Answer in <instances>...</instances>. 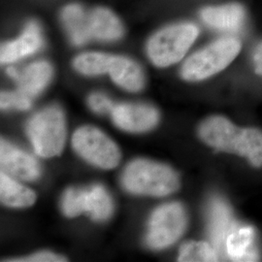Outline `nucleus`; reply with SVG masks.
<instances>
[{
  "instance_id": "7ed1b4c3",
  "label": "nucleus",
  "mask_w": 262,
  "mask_h": 262,
  "mask_svg": "<svg viewBox=\"0 0 262 262\" xmlns=\"http://www.w3.org/2000/svg\"><path fill=\"white\" fill-rule=\"evenodd\" d=\"M241 42L235 37L217 39L189 56L182 66L181 75L186 81H201L224 70L241 51Z\"/></svg>"
},
{
  "instance_id": "2eb2a0df",
  "label": "nucleus",
  "mask_w": 262,
  "mask_h": 262,
  "mask_svg": "<svg viewBox=\"0 0 262 262\" xmlns=\"http://www.w3.org/2000/svg\"><path fill=\"white\" fill-rule=\"evenodd\" d=\"M233 226L230 209L223 200L214 199L209 210V234L217 252H222L225 248L227 236Z\"/></svg>"
},
{
  "instance_id": "6e6552de",
  "label": "nucleus",
  "mask_w": 262,
  "mask_h": 262,
  "mask_svg": "<svg viewBox=\"0 0 262 262\" xmlns=\"http://www.w3.org/2000/svg\"><path fill=\"white\" fill-rule=\"evenodd\" d=\"M62 209L69 217H74L86 212L94 220L102 221L112 214V200L107 191L100 186H95L89 190L71 188L64 194Z\"/></svg>"
},
{
  "instance_id": "412c9836",
  "label": "nucleus",
  "mask_w": 262,
  "mask_h": 262,
  "mask_svg": "<svg viewBox=\"0 0 262 262\" xmlns=\"http://www.w3.org/2000/svg\"><path fill=\"white\" fill-rule=\"evenodd\" d=\"M217 253L215 249L204 242H188L180 250L179 261H216Z\"/></svg>"
},
{
  "instance_id": "9d476101",
  "label": "nucleus",
  "mask_w": 262,
  "mask_h": 262,
  "mask_svg": "<svg viewBox=\"0 0 262 262\" xmlns=\"http://www.w3.org/2000/svg\"><path fill=\"white\" fill-rule=\"evenodd\" d=\"M112 117L119 127L130 132L149 130L159 122L157 110L145 105L122 104L115 106Z\"/></svg>"
},
{
  "instance_id": "4468645a",
  "label": "nucleus",
  "mask_w": 262,
  "mask_h": 262,
  "mask_svg": "<svg viewBox=\"0 0 262 262\" xmlns=\"http://www.w3.org/2000/svg\"><path fill=\"white\" fill-rule=\"evenodd\" d=\"M86 28L90 39L113 41L123 35L121 20L107 8H95L88 12Z\"/></svg>"
},
{
  "instance_id": "f8f14e48",
  "label": "nucleus",
  "mask_w": 262,
  "mask_h": 262,
  "mask_svg": "<svg viewBox=\"0 0 262 262\" xmlns=\"http://www.w3.org/2000/svg\"><path fill=\"white\" fill-rule=\"evenodd\" d=\"M7 73L18 82V91L32 99L49 84L53 69L46 61H38L19 72L14 68H8Z\"/></svg>"
},
{
  "instance_id": "39448f33",
  "label": "nucleus",
  "mask_w": 262,
  "mask_h": 262,
  "mask_svg": "<svg viewBox=\"0 0 262 262\" xmlns=\"http://www.w3.org/2000/svg\"><path fill=\"white\" fill-rule=\"evenodd\" d=\"M28 134L38 156L52 158L59 155L66 142L63 114L56 107L38 113L28 123Z\"/></svg>"
},
{
  "instance_id": "f03ea898",
  "label": "nucleus",
  "mask_w": 262,
  "mask_h": 262,
  "mask_svg": "<svg viewBox=\"0 0 262 262\" xmlns=\"http://www.w3.org/2000/svg\"><path fill=\"white\" fill-rule=\"evenodd\" d=\"M122 185L133 193L164 196L177 190L179 179L177 174L166 165L137 159L124 170Z\"/></svg>"
},
{
  "instance_id": "4be33fe9",
  "label": "nucleus",
  "mask_w": 262,
  "mask_h": 262,
  "mask_svg": "<svg viewBox=\"0 0 262 262\" xmlns=\"http://www.w3.org/2000/svg\"><path fill=\"white\" fill-rule=\"evenodd\" d=\"M2 109L16 108L19 110H28L31 106V98L21 94L19 91L15 93H2L0 97Z\"/></svg>"
},
{
  "instance_id": "6ab92c4d",
  "label": "nucleus",
  "mask_w": 262,
  "mask_h": 262,
  "mask_svg": "<svg viewBox=\"0 0 262 262\" xmlns=\"http://www.w3.org/2000/svg\"><path fill=\"white\" fill-rule=\"evenodd\" d=\"M86 17L88 12L74 4L66 6L61 12V19L75 45H82L91 40L86 28Z\"/></svg>"
},
{
  "instance_id": "9b49d317",
  "label": "nucleus",
  "mask_w": 262,
  "mask_h": 262,
  "mask_svg": "<svg viewBox=\"0 0 262 262\" xmlns=\"http://www.w3.org/2000/svg\"><path fill=\"white\" fill-rule=\"evenodd\" d=\"M0 162L2 168L18 178L32 181L40 175L35 159L4 140L0 144Z\"/></svg>"
},
{
  "instance_id": "423d86ee",
  "label": "nucleus",
  "mask_w": 262,
  "mask_h": 262,
  "mask_svg": "<svg viewBox=\"0 0 262 262\" xmlns=\"http://www.w3.org/2000/svg\"><path fill=\"white\" fill-rule=\"evenodd\" d=\"M72 145L82 158L101 168H115L121 159L117 145L93 126H84L76 131Z\"/></svg>"
},
{
  "instance_id": "20e7f679",
  "label": "nucleus",
  "mask_w": 262,
  "mask_h": 262,
  "mask_svg": "<svg viewBox=\"0 0 262 262\" xmlns=\"http://www.w3.org/2000/svg\"><path fill=\"white\" fill-rule=\"evenodd\" d=\"M198 34L199 29L190 23L173 25L159 30L148 43L150 60L159 67L177 63L187 54Z\"/></svg>"
},
{
  "instance_id": "aec40b11",
  "label": "nucleus",
  "mask_w": 262,
  "mask_h": 262,
  "mask_svg": "<svg viewBox=\"0 0 262 262\" xmlns=\"http://www.w3.org/2000/svg\"><path fill=\"white\" fill-rule=\"evenodd\" d=\"M112 58L100 53H85L76 57L74 67L84 75H100L109 72Z\"/></svg>"
},
{
  "instance_id": "5701e85b",
  "label": "nucleus",
  "mask_w": 262,
  "mask_h": 262,
  "mask_svg": "<svg viewBox=\"0 0 262 262\" xmlns=\"http://www.w3.org/2000/svg\"><path fill=\"white\" fill-rule=\"evenodd\" d=\"M89 105L94 110V112L98 114H105L107 112H112L113 103L103 94H92L89 98Z\"/></svg>"
},
{
  "instance_id": "393cba45",
  "label": "nucleus",
  "mask_w": 262,
  "mask_h": 262,
  "mask_svg": "<svg viewBox=\"0 0 262 262\" xmlns=\"http://www.w3.org/2000/svg\"><path fill=\"white\" fill-rule=\"evenodd\" d=\"M253 60L255 73L262 76V42L255 48L253 52Z\"/></svg>"
},
{
  "instance_id": "f257e3e1",
  "label": "nucleus",
  "mask_w": 262,
  "mask_h": 262,
  "mask_svg": "<svg viewBox=\"0 0 262 262\" xmlns=\"http://www.w3.org/2000/svg\"><path fill=\"white\" fill-rule=\"evenodd\" d=\"M201 139L217 150L245 157L254 166L262 165V133L255 128H239L223 117H212L199 128Z\"/></svg>"
},
{
  "instance_id": "1a4fd4ad",
  "label": "nucleus",
  "mask_w": 262,
  "mask_h": 262,
  "mask_svg": "<svg viewBox=\"0 0 262 262\" xmlns=\"http://www.w3.org/2000/svg\"><path fill=\"white\" fill-rule=\"evenodd\" d=\"M200 19L212 29L223 32H237L245 25L247 11L242 4L237 2L209 6L200 11Z\"/></svg>"
},
{
  "instance_id": "f3484780",
  "label": "nucleus",
  "mask_w": 262,
  "mask_h": 262,
  "mask_svg": "<svg viewBox=\"0 0 262 262\" xmlns=\"http://www.w3.org/2000/svg\"><path fill=\"white\" fill-rule=\"evenodd\" d=\"M108 73L116 84L129 92H138L144 85V76L140 67L129 58L113 56Z\"/></svg>"
},
{
  "instance_id": "dca6fc26",
  "label": "nucleus",
  "mask_w": 262,
  "mask_h": 262,
  "mask_svg": "<svg viewBox=\"0 0 262 262\" xmlns=\"http://www.w3.org/2000/svg\"><path fill=\"white\" fill-rule=\"evenodd\" d=\"M254 233L251 226H233L227 236L225 249L228 256L235 261H253L257 253L253 249Z\"/></svg>"
},
{
  "instance_id": "a211bd4d",
  "label": "nucleus",
  "mask_w": 262,
  "mask_h": 262,
  "mask_svg": "<svg viewBox=\"0 0 262 262\" xmlns=\"http://www.w3.org/2000/svg\"><path fill=\"white\" fill-rule=\"evenodd\" d=\"M0 195L4 204L12 207L30 206L36 199L32 190L19 185L3 171L0 174Z\"/></svg>"
},
{
  "instance_id": "ddd939ff",
  "label": "nucleus",
  "mask_w": 262,
  "mask_h": 262,
  "mask_svg": "<svg viewBox=\"0 0 262 262\" xmlns=\"http://www.w3.org/2000/svg\"><path fill=\"white\" fill-rule=\"evenodd\" d=\"M43 45L41 30L36 23H29L24 33L15 41L1 46V63H9L37 52Z\"/></svg>"
},
{
  "instance_id": "b1692460",
  "label": "nucleus",
  "mask_w": 262,
  "mask_h": 262,
  "mask_svg": "<svg viewBox=\"0 0 262 262\" xmlns=\"http://www.w3.org/2000/svg\"><path fill=\"white\" fill-rule=\"evenodd\" d=\"M13 261L18 262H57V261H66V259L61 256H58L55 253H39L28 256L26 258H20L17 260H13Z\"/></svg>"
},
{
  "instance_id": "0eeeda50",
  "label": "nucleus",
  "mask_w": 262,
  "mask_h": 262,
  "mask_svg": "<svg viewBox=\"0 0 262 262\" xmlns=\"http://www.w3.org/2000/svg\"><path fill=\"white\" fill-rule=\"evenodd\" d=\"M186 225V213L179 203L159 207L150 217L147 244L152 249L166 248L178 240Z\"/></svg>"
}]
</instances>
